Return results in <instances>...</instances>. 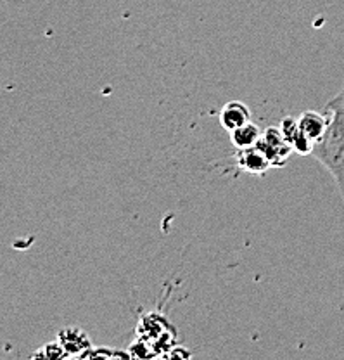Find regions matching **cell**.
Listing matches in <instances>:
<instances>
[{
  "label": "cell",
  "instance_id": "2",
  "mask_svg": "<svg viewBox=\"0 0 344 360\" xmlns=\"http://www.w3.org/2000/svg\"><path fill=\"white\" fill-rule=\"evenodd\" d=\"M256 146L267 156L272 167H284L289 160L291 153H294L293 146L287 142V139L280 132L279 127H268L265 132H261V137L256 142Z\"/></svg>",
  "mask_w": 344,
  "mask_h": 360
},
{
  "label": "cell",
  "instance_id": "3",
  "mask_svg": "<svg viewBox=\"0 0 344 360\" xmlns=\"http://www.w3.org/2000/svg\"><path fill=\"white\" fill-rule=\"evenodd\" d=\"M235 167L248 172V174L263 177L270 170L272 165L258 146H251V148L237 149V153H235Z\"/></svg>",
  "mask_w": 344,
  "mask_h": 360
},
{
  "label": "cell",
  "instance_id": "9",
  "mask_svg": "<svg viewBox=\"0 0 344 360\" xmlns=\"http://www.w3.org/2000/svg\"><path fill=\"white\" fill-rule=\"evenodd\" d=\"M279 129H280V132H282L284 137L287 139V142H289L291 139H293V135L298 132L299 123L296 118H293V116H286V118L279 123Z\"/></svg>",
  "mask_w": 344,
  "mask_h": 360
},
{
  "label": "cell",
  "instance_id": "6",
  "mask_svg": "<svg viewBox=\"0 0 344 360\" xmlns=\"http://www.w3.org/2000/svg\"><path fill=\"white\" fill-rule=\"evenodd\" d=\"M260 137H261L260 127L253 122L244 123V125H241L239 129L232 130L230 132V142L234 144L235 149L256 146V142L260 141Z\"/></svg>",
  "mask_w": 344,
  "mask_h": 360
},
{
  "label": "cell",
  "instance_id": "7",
  "mask_svg": "<svg viewBox=\"0 0 344 360\" xmlns=\"http://www.w3.org/2000/svg\"><path fill=\"white\" fill-rule=\"evenodd\" d=\"M58 341L68 355L71 350V345H74L73 355H80V352H85L91 348V341H88V338L85 336L80 329H62V331L59 333Z\"/></svg>",
  "mask_w": 344,
  "mask_h": 360
},
{
  "label": "cell",
  "instance_id": "5",
  "mask_svg": "<svg viewBox=\"0 0 344 360\" xmlns=\"http://www.w3.org/2000/svg\"><path fill=\"white\" fill-rule=\"evenodd\" d=\"M329 120H331V115L327 111H313L308 110L303 112L298 118L299 129L305 132L308 139H312L313 142H317L322 139V135L325 134L329 127Z\"/></svg>",
  "mask_w": 344,
  "mask_h": 360
},
{
  "label": "cell",
  "instance_id": "8",
  "mask_svg": "<svg viewBox=\"0 0 344 360\" xmlns=\"http://www.w3.org/2000/svg\"><path fill=\"white\" fill-rule=\"evenodd\" d=\"M289 144L293 146L294 153H298V155H301V156H306V155H312L315 142H313L312 139L306 137L305 132H303L301 129H298V132L294 134L293 139L289 141Z\"/></svg>",
  "mask_w": 344,
  "mask_h": 360
},
{
  "label": "cell",
  "instance_id": "4",
  "mask_svg": "<svg viewBox=\"0 0 344 360\" xmlns=\"http://www.w3.org/2000/svg\"><path fill=\"white\" fill-rule=\"evenodd\" d=\"M248 122H251V110L242 101H230L220 111V125L227 132H232Z\"/></svg>",
  "mask_w": 344,
  "mask_h": 360
},
{
  "label": "cell",
  "instance_id": "1",
  "mask_svg": "<svg viewBox=\"0 0 344 360\" xmlns=\"http://www.w3.org/2000/svg\"><path fill=\"white\" fill-rule=\"evenodd\" d=\"M324 110L331 115V120L325 134L313 146L312 156L327 168L344 201V85Z\"/></svg>",
  "mask_w": 344,
  "mask_h": 360
}]
</instances>
